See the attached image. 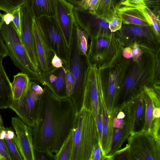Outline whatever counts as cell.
<instances>
[{"label": "cell", "instance_id": "36", "mask_svg": "<svg viewBox=\"0 0 160 160\" xmlns=\"http://www.w3.org/2000/svg\"><path fill=\"white\" fill-rule=\"evenodd\" d=\"M98 1V0H81L78 3L77 7L95 13L94 9Z\"/></svg>", "mask_w": 160, "mask_h": 160}, {"label": "cell", "instance_id": "13", "mask_svg": "<svg viewBox=\"0 0 160 160\" xmlns=\"http://www.w3.org/2000/svg\"><path fill=\"white\" fill-rule=\"evenodd\" d=\"M72 10L75 22L87 32L90 39L112 32L109 29L108 23L95 13L76 6L74 7Z\"/></svg>", "mask_w": 160, "mask_h": 160}, {"label": "cell", "instance_id": "39", "mask_svg": "<svg viewBox=\"0 0 160 160\" xmlns=\"http://www.w3.org/2000/svg\"><path fill=\"white\" fill-rule=\"evenodd\" d=\"M11 13L13 15L12 22L16 28L19 35H21V18L20 7H18L12 12Z\"/></svg>", "mask_w": 160, "mask_h": 160}, {"label": "cell", "instance_id": "49", "mask_svg": "<svg viewBox=\"0 0 160 160\" xmlns=\"http://www.w3.org/2000/svg\"><path fill=\"white\" fill-rule=\"evenodd\" d=\"M153 115L154 120L155 118H159L160 117V108L155 107L153 110Z\"/></svg>", "mask_w": 160, "mask_h": 160}, {"label": "cell", "instance_id": "45", "mask_svg": "<svg viewBox=\"0 0 160 160\" xmlns=\"http://www.w3.org/2000/svg\"><path fill=\"white\" fill-rule=\"evenodd\" d=\"M95 118L101 142L102 134V120L101 111Z\"/></svg>", "mask_w": 160, "mask_h": 160}, {"label": "cell", "instance_id": "14", "mask_svg": "<svg viewBox=\"0 0 160 160\" xmlns=\"http://www.w3.org/2000/svg\"><path fill=\"white\" fill-rule=\"evenodd\" d=\"M16 135L14 140L23 160H35L32 128L17 117L12 118Z\"/></svg>", "mask_w": 160, "mask_h": 160}, {"label": "cell", "instance_id": "18", "mask_svg": "<svg viewBox=\"0 0 160 160\" xmlns=\"http://www.w3.org/2000/svg\"><path fill=\"white\" fill-rule=\"evenodd\" d=\"M132 133L142 129L145 121V103L142 91L126 104Z\"/></svg>", "mask_w": 160, "mask_h": 160}, {"label": "cell", "instance_id": "1", "mask_svg": "<svg viewBox=\"0 0 160 160\" xmlns=\"http://www.w3.org/2000/svg\"><path fill=\"white\" fill-rule=\"evenodd\" d=\"M75 114L70 98L44 89L32 127L34 148L56 154L72 130Z\"/></svg>", "mask_w": 160, "mask_h": 160}, {"label": "cell", "instance_id": "42", "mask_svg": "<svg viewBox=\"0 0 160 160\" xmlns=\"http://www.w3.org/2000/svg\"><path fill=\"white\" fill-rule=\"evenodd\" d=\"M160 118H155L153 122L151 131L155 137L158 140L160 141Z\"/></svg>", "mask_w": 160, "mask_h": 160}, {"label": "cell", "instance_id": "52", "mask_svg": "<svg viewBox=\"0 0 160 160\" xmlns=\"http://www.w3.org/2000/svg\"><path fill=\"white\" fill-rule=\"evenodd\" d=\"M68 2L73 5L74 6H77L78 3L81 0H65Z\"/></svg>", "mask_w": 160, "mask_h": 160}, {"label": "cell", "instance_id": "30", "mask_svg": "<svg viewBox=\"0 0 160 160\" xmlns=\"http://www.w3.org/2000/svg\"><path fill=\"white\" fill-rule=\"evenodd\" d=\"M160 1V0H124L120 6H126L139 8L147 7L152 9H159Z\"/></svg>", "mask_w": 160, "mask_h": 160}, {"label": "cell", "instance_id": "35", "mask_svg": "<svg viewBox=\"0 0 160 160\" xmlns=\"http://www.w3.org/2000/svg\"><path fill=\"white\" fill-rule=\"evenodd\" d=\"M143 88L152 100L154 106L160 108V94L155 90L153 87L144 86Z\"/></svg>", "mask_w": 160, "mask_h": 160}, {"label": "cell", "instance_id": "27", "mask_svg": "<svg viewBox=\"0 0 160 160\" xmlns=\"http://www.w3.org/2000/svg\"><path fill=\"white\" fill-rule=\"evenodd\" d=\"M4 139L11 160H22L14 140V132L10 128H5Z\"/></svg>", "mask_w": 160, "mask_h": 160}, {"label": "cell", "instance_id": "46", "mask_svg": "<svg viewBox=\"0 0 160 160\" xmlns=\"http://www.w3.org/2000/svg\"><path fill=\"white\" fill-rule=\"evenodd\" d=\"M0 55L4 58L8 55V52L6 46L4 42V41L2 38L0 33Z\"/></svg>", "mask_w": 160, "mask_h": 160}, {"label": "cell", "instance_id": "20", "mask_svg": "<svg viewBox=\"0 0 160 160\" xmlns=\"http://www.w3.org/2000/svg\"><path fill=\"white\" fill-rule=\"evenodd\" d=\"M143 8L121 6L116 9V15L122 19L123 24L151 25Z\"/></svg>", "mask_w": 160, "mask_h": 160}, {"label": "cell", "instance_id": "34", "mask_svg": "<svg viewBox=\"0 0 160 160\" xmlns=\"http://www.w3.org/2000/svg\"><path fill=\"white\" fill-rule=\"evenodd\" d=\"M35 160H55V154L46 151L38 150L34 147Z\"/></svg>", "mask_w": 160, "mask_h": 160}, {"label": "cell", "instance_id": "22", "mask_svg": "<svg viewBox=\"0 0 160 160\" xmlns=\"http://www.w3.org/2000/svg\"><path fill=\"white\" fill-rule=\"evenodd\" d=\"M0 55V109L8 108L12 99L11 82L4 68Z\"/></svg>", "mask_w": 160, "mask_h": 160}, {"label": "cell", "instance_id": "9", "mask_svg": "<svg viewBox=\"0 0 160 160\" xmlns=\"http://www.w3.org/2000/svg\"><path fill=\"white\" fill-rule=\"evenodd\" d=\"M44 89L33 82L18 100L12 99L8 108L14 111L22 121L32 127L34 125Z\"/></svg>", "mask_w": 160, "mask_h": 160}, {"label": "cell", "instance_id": "12", "mask_svg": "<svg viewBox=\"0 0 160 160\" xmlns=\"http://www.w3.org/2000/svg\"><path fill=\"white\" fill-rule=\"evenodd\" d=\"M34 18L51 48L58 56L66 61L68 57V49L66 47L62 32L55 16H42Z\"/></svg>", "mask_w": 160, "mask_h": 160}, {"label": "cell", "instance_id": "16", "mask_svg": "<svg viewBox=\"0 0 160 160\" xmlns=\"http://www.w3.org/2000/svg\"><path fill=\"white\" fill-rule=\"evenodd\" d=\"M74 6L65 0H56L55 17L62 32L67 48L72 44L75 19L73 12Z\"/></svg>", "mask_w": 160, "mask_h": 160}, {"label": "cell", "instance_id": "43", "mask_svg": "<svg viewBox=\"0 0 160 160\" xmlns=\"http://www.w3.org/2000/svg\"><path fill=\"white\" fill-rule=\"evenodd\" d=\"M127 159H128V147L126 146L121 149L118 151L114 155L112 160Z\"/></svg>", "mask_w": 160, "mask_h": 160}, {"label": "cell", "instance_id": "17", "mask_svg": "<svg viewBox=\"0 0 160 160\" xmlns=\"http://www.w3.org/2000/svg\"><path fill=\"white\" fill-rule=\"evenodd\" d=\"M33 31L38 66L43 72L48 71L51 68V61L53 55L52 49L34 18Z\"/></svg>", "mask_w": 160, "mask_h": 160}, {"label": "cell", "instance_id": "7", "mask_svg": "<svg viewBox=\"0 0 160 160\" xmlns=\"http://www.w3.org/2000/svg\"><path fill=\"white\" fill-rule=\"evenodd\" d=\"M127 140L128 160H160V141L151 131L133 132Z\"/></svg>", "mask_w": 160, "mask_h": 160}, {"label": "cell", "instance_id": "40", "mask_svg": "<svg viewBox=\"0 0 160 160\" xmlns=\"http://www.w3.org/2000/svg\"><path fill=\"white\" fill-rule=\"evenodd\" d=\"M104 156L102 149L100 141L94 148L91 155L89 160H102Z\"/></svg>", "mask_w": 160, "mask_h": 160}, {"label": "cell", "instance_id": "37", "mask_svg": "<svg viewBox=\"0 0 160 160\" xmlns=\"http://www.w3.org/2000/svg\"><path fill=\"white\" fill-rule=\"evenodd\" d=\"M122 25V19L116 15L108 23V28L111 32H115L119 30Z\"/></svg>", "mask_w": 160, "mask_h": 160}, {"label": "cell", "instance_id": "8", "mask_svg": "<svg viewBox=\"0 0 160 160\" xmlns=\"http://www.w3.org/2000/svg\"><path fill=\"white\" fill-rule=\"evenodd\" d=\"M118 32L124 47L135 42L141 48L155 53L160 50V38L151 25L123 24Z\"/></svg>", "mask_w": 160, "mask_h": 160}, {"label": "cell", "instance_id": "33", "mask_svg": "<svg viewBox=\"0 0 160 160\" xmlns=\"http://www.w3.org/2000/svg\"><path fill=\"white\" fill-rule=\"evenodd\" d=\"M74 86V82L68 68L67 67L66 72L65 90L67 97L70 98L73 94Z\"/></svg>", "mask_w": 160, "mask_h": 160}, {"label": "cell", "instance_id": "38", "mask_svg": "<svg viewBox=\"0 0 160 160\" xmlns=\"http://www.w3.org/2000/svg\"><path fill=\"white\" fill-rule=\"evenodd\" d=\"M132 49V60L133 62H138L142 56L143 50L136 42H133L130 46Z\"/></svg>", "mask_w": 160, "mask_h": 160}, {"label": "cell", "instance_id": "11", "mask_svg": "<svg viewBox=\"0 0 160 160\" xmlns=\"http://www.w3.org/2000/svg\"><path fill=\"white\" fill-rule=\"evenodd\" d=\"M126 104L118 105L112 113L113 134L111 149L104 160H112L132 133Z\"/></svg>", "mask_w": 160, "mask_h": 160}, {"label": "cell", "instance_id": "28", "mask_svg": "<svg viewBox=\"0 0 160 160\" xmlns=\"http://www.w3.org/2000/svg\"><path fill=\"white\" fill-rule=\"evenodd\" d=\"M142 91L145 101V110L144 123L142 129L150 131L154 120L153 112L155 107L152 100L143 87L142 89Z\"/></svg>", "mask_w": 160, "mask_h": 160}, {"label": "cell", "instance_id": "50", "mask_svg": "<svg viewBox=\"0 0 160 160\" xmlns=\"http://www.w3.org/2000/svg\"><path fill=\"white\" fill-rule=\"evenodd\" d=\"M124 0H113L114 6L116 11Z\"/></svg>", "mask_w": 160, "mask_h": 160}, {"label": "cell", "instance_id": "4", "mask_svg": "<svg viewBox=\"0 0 160 160\" xmlns=\"http://www.w3.org/2000/svg\"><path fill=\"white\" fill-rule=\"evenodd\" d=\"M132 58L126 59L122 51L108 64L99 68L104 100L109 113L118 105L124 78Z\"/></svg>", "mask_w": 160, "mask_h": 160}, {"label": "cell", "instance_id": "23", "mask_svg": "<svg viewBox=\"0 0 160 160\" xmlns=\"http://www.w3.org/2000/svg\"><path fill=\"white\" fill-rule=\"evenodd\" d=\"M30 82L28 76L22 72L15 75L11 82L12 99H20L28 89Z\"/></svg>", "mask_w": 160, "mask_h": 160}, {"label": "cell", "instance_id": "24", "mask_svg": "<svg viewBox=\"0 0 160 160\" xmlns=\"http://www.w3.org/2000/svg\"><path fill=\"white\" fill-rule=\"evenodd\" d=\"M94 12L98 16L109 23L116 15L113 0H98Z\"/></svg>", "mask_w": 160, "mask_h": 160}, {"label": "cell", "instance_id": "53", "mask_svg": "<svg viewBox=\"0 0 160 160\" xmlns=\"http://www.w3.org/2000/svg\"><path fill=\"white\" fill-rule=\"evenodd\" d=\"M3 14H2L0 12V29L3 22Z\"/></svg>", "mask_w": 160, "mask_h": 160}, {"label": "cell", "instance_id": "55", "mask_svg": "<svg viewBox=\"0 0 160 160\" xmlns=\"http://www.w3.org/2000/svg\"><path fill=\"white\" fill-rule=\"evenodd\" d=\"M0 160H4V159L0 151Z\"/></svg>", "mask_w": 160, "mask_h": 160}, {"label": "cell", "instance_id": "44", "mask_svg": "<svg viewBox=\"0 0 160 160\" xmlns=\"http://www.w3.org/2000/svg\"><path fill=\"white\" fill-rule=\"evenodd\" d=\"M52 52L53 55L51 61L52 66L57 68H62L63 66V62L61 58L58 55L53 49Z\"/></svg>", "mask_w": 160, "mask_h": 160}, {"label": "cell", "instance_id": "48", "mask_svg": "<svg viewBox=\"0 0 160 160\" xmlns=\"http://www.w3.org/2000/svg\"><path fill=\"white\" fill-rule=\"evenodd\" d=\"M13 16L11 13H5L3 15V22L6 24H8L12 22Z\"/></svg>", "mask_w": 160, "mask_h": 160}, {"label": "cell", "instance_id": "6", "mask_svg": "<svg viewBox=\"0 0 160 160\" xmlns=\"http://www.w3.org/2000/svg\"><path fill=\"white\" fill-rule=\"evenodd\" d=\"M90 40L86 58L91 63L96 64L99 68L112 62L124 48L118 31Z\"/></svg>", "mask_w": 160, "mask_h": 160}, {"label": "cell", "instance_id": "51", "mask_svg": "<svg viewBox=\"0 0 160 160\" xmlns=\"http://www.w3.org/2000/svg\"><path fill=\"white\" fill-rule=\"evenodd\" d=\"M57 76H55V75L53 74H52L49 76V80L51 84L48 85L49 86H50L51 85L55 82L57 79Z\"/></svg>", "mask_w": 160, "mask_h": 160}, {"label": "cell", "instance_id": "25", "mask_svg": "<svg viewBox=\"0 0 160 160\" xmlns=\"http://www.w3.org/2000/svg\"><path fill=\"white\" fill-rule=\"evenodd\" d=\"M73 35L76 40V44L80 54L87 57L88 48V41L89 37L88 34L81 29L75 21L73 28Z\"/></svg>", "mask_w": 160, "mask_h": 160}, {"label": "cell", "instance_id": "5", "mask_svg": "<svg viewBox=\"0 0 160 160\" xmlns=\"http://www.w3.org/2000/svg\"><path fill=\"white\" fill-rule=\"evenodd\" d=\"M0 33L5 42L9 56L13 63L30 79L40 78V71L31 60L20 37L12 22L8 24L3 22Z\"/></svg>", "mask_w": 160, "mask_h": 160}, {"label": "cell", "instance_id": "21", "mask_svg": "<svg viewBox=\"0 0 160 160\" xmlns=\"http://www.w3.org/2000/svg\"><path fill=\"white\" fill-rule=\"evenodd\" d=\"M56 0H24V4L34 18L55 16Z\"/></svg>", "mask_w": 160, "mask_h": 160}, {"label": "cell", "instance_id": "2", "mask_svg": "<svg viewBox=\"0 0 160 160\" xmlns=\"http://www.w3.org/2000/svg\"><path fill=\"white\" fill-rule=\"evenodd\" d=\"M142 49L143 53L139 61L135 62L131 60L128 68L118 105L127 103L138 94L144 86H153L156 53Z\"/></svg>", "mask_w": 160, "mask_h": 160}, {"label": "cell", "instance_id": "26", "mask_svg": "<svg viewBox=\"0 0 160 160\" xmlns=\"http://www.w3.org/2000/svg\"><path fill=\"white\" fill-rule=\"evenodd\" d=\"M56 80L49 86V90L55 95L61 98L68 97L65 90V78L66 68L64 66L60 68Z\"/></svg>", "mask_w": 160, "mask_h": 160}, {"label": "cell", "instance_id": "41", "mask_svg": "<svg viewBox=\"0 0 160 160\" xmlns=\"http://www.w3.org/2000/svg\"><path fill=\"white\" fill-rule=\"evenodd\" d=\"M156 60L155 70V77L153 85H160V50L156 53Z\"/></svg>", "mask_w": 160, "mask_h": 160}, {"label": "cell", "instance_id": "54", "mask_svg": "<svg viewBox=\"0 0 160 160\" xmlns=\"http://www.w3.org/2000/svg\"><path fill=\"white\" fill-rule=\"evenodd\" d=\"M0 126L2 128H4L2 117L0 114Z\"/></svg>", "mask_w": 160, "mask_h": 160}, {"label": "cell", "instance_id": "10", "mask_svg": "<svg viewBox=\"0 0 160 160\" xmlns=\"http://www.w3.org/2000/svg\"><path fill=\"white\" fill-rule=\"evenodd\" d=\"M86 61L82 84V107L91 112L95 118L100 112L102 86L99 69L96 64L91 63L87 58Z\"/></svg>", "mask_w": 160, "mask_h": 160}, {"label": "cell", "instance_id": "47", "mask_svg": "<svg viewBox=\"0 0 160 160\" xmlns=\"http://www.w3.org/2000/svg\"><path fill=\"white\" fill-rule=\"evenodd\" d=\"M122 55L125 59L132 58V49L129 46L125 47L123 48L122 51Z\"/></svg>", "mask_w": 160, "mask_h": 160}, {"label": "cell", "instance_id": "15", "mask_svg": "<svg viewBox=\"0 0 160 160\" xmlns=\"http://www.w3.org/2000/svg\"><path fill=\"white\" fill-rule=\"evenodd\" d=\"M20 18L21 42L32 62L38 68L33 31L34 17L24 4L20 7Z\"/></svg>", "mask_w": 160, "mask_h": 160}, {"label": "cell", "instance_id": "3", "mask_svg": "<svg viewBox=\"0 0 160 160\" xmlns=\"http://www.w3.org/2000/svg\"><path fill=\"white\" fill-rule=\"evenodd\" d=\"M71 132L73 149L71 160H89L94 148L100 141L92 112L82 107L76 113Z\"/></svg>", "mask_w": 160, "mask_h": 160}, {"label": "cell", "instance_id": "29", "mask_svg": "<svg viewBox=\"0 0 160 160\" xmlns=\"http://www.w3.org/2000/svg\"><path fill=\"white\" fill-rule=\"evenodd\" d=\"M72 149L73 139L71 131L58 152L55 154V160H71Z\"/></svg>", "mask_w": 160, "mask_h": 160}, {"label": "cell", "instance_id": "19", "mask_svg": "<svg viewBox=\"0 0 160 160\" xmlns=\"http://www.w3.org/2000/svg\"><path fill=\"white\" fill-rule=\"evenodd\" d=\"M100 98L102 120V134L101 143L105 157L109 153L111 148L113 134L112 117V113H109L108 111L102 91L100 92Z\"/></svg>", "mask_w": 160, "mask_h": 160}, {"label": "cell", "instance_id": "31", "mask_svg": "<svg viewBox=\"0 0 160 160\" xmlns=\"http://www.w3.org/2000/svg\"><path fill=\"white\" fill-rule=\"evenodd\" d=\"M143 8L149 17L152 26L160 38V9H152L147 7Z\"/></svg>", "mask_w": 160, "mask_h": 160}, {"label": "cell", "instance_id": "32", "mask_svg": "<svg viewBox=\"0 0 160 160\" xmlns=\"http://www.w3.org/2000/svg\"><path fill=\"white\" fill-rule=\"evenodd\" d=\"M24 3V0H0V10L5 13H11Z\"/></svg>", "mask_w": 160, "mask_h": 160}]
</instances>
